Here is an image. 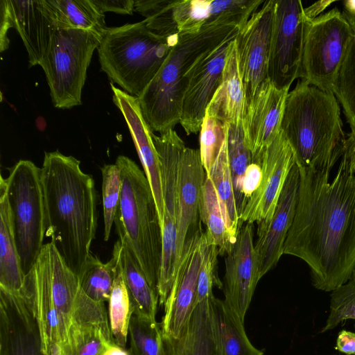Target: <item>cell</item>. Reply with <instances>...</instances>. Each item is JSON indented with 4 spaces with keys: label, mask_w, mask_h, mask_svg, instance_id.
Returning <instances> with one entry per match:
<instances>
[{
    "label": "cell",
    "mask_w": 355,
    "mask_h": 355,
    "mask_svg": "<svg viewBox=\"0 0 355 355\" xmlns=\"http://www.w3.org/2000/svg\"><path fill=\"white\" fill-rule=\"evenodd\" d=\"M299 168L295 216L284 254L309 266L314 288L332 291L355 271V167L344 151L337 171Z\"/></svg>",
    "instance_id": "6da1fadb"
},
{
    "label": "cell",
    "mask_w": 355,
    "mask_h": 355,
    "mask_svg": "<svg viewBox=\"0 0 355 355\" xmlns=\"http://www.w3.org/2000/svg\"><path fill=\"white\" fill-rule=\"evenodd\" d=\"M46 233L67 266L79 277L90 254L97 227L95 182L80 162L55 150L41 167Z\"/></svg>",
    "instance_id": "7a4b0ae2"
},
{
    "label": "cell",
    "mask_w": 355,
    "mask_h": 355,
    "mask_svg": "<svg viewBox=\"0 0 355 355\" xmlns=\"http://www.w3.org/2000/svg\"><path fill=\"white\" fill-rule=\"evenodd\" d=\"M281 131L300 168L332 170L345 150L347 137L334 94L303 80L287 95Z\"/></svg>",
    "instance_id": "3957f363"
},
{
    "label": "cell",
    "mask_w": 355,
    "mask_h": 355,
    "mask_svg": "<svg viewBox=\"0 0 355 355\" xmlns=\"http://www.w3.org/2000/svg\"><path fill=\"white\" fill-rule=\"evenodd\" d=\"M235 25L205 26L195 33H180L161 69L138 97L144 119L153 131L162 133L180 123L187 73L203 55L235 37Z\"/></svg>",
    "instance_id": "277c9868"
},
{
    "label": "cell",
    "mask_w": 355,
    "mask_h": 355,
    "mask_svg": "<svg viewBox=\"0 0 355 355\" xmlns=\"http://www.w3.org/2000/svg\"><path fill=\"white\" fill-rule=\"evenodd\" d=\"M116 164L122 178L121 198L114 218L116 232L119 239L133 252L148 282L157 293L162 233L152 189L145 173L130 158L119 155Z\"/></svg>",
    "instance_id": "5b68a950"
},
{
    "label": "cell",
    "mask_w": 355,
    "mask_h": 355,
    "mask_svg": "<svg viewBox=\"0 0 355 355\" xmlns=\"http://www.w3.org/2000/svg\"><path fill=\"white\" fill-rule=\"evenodd\" d=\"M180 34L159 35L147 27L144 19L107 27L97 49L101 69L112 84L139 97L178 43Z\"/></svg>",
    "instance_id": "8992f818"
},
{
    "label": "cell",
    "mask_w": 355,
    "mask_h": 355,
    "mask_svg": "<svg viewBox=\"0 0 355 355\" xmlns=\"http://www.w3.org/2000/svg\"><path fill=\"white\" fill-rule=\"evenodd\" d=\"M5 178L11 220L23 272L26 275L44 245L45 205L41 168L21 159Z\"/></svg>",
    "instance_id": "52a82bcc"
},
{
    "label": "cell",
    "mask_w": 355,
    "mask_h": 355,
    "mask_svg": "<svg viewBox=\"0 0 355 355\" xmlns=\"http://www.w3.org/2000/svg\"><path fill=\"white\" fill-rule=\"evenodd\" d=\"M101 36L80 28H56L40 66L54 107L69 109L82 104L87 71Z\"/></svg>",
    "instance_id": "ba28073f"
},
{
    "label": "cell",
    "mask_w": 355,
    "mask_h": 355,
    "mask_svg": "<svg viewBox=\"0 0 355 355\" xmlns=\"http://www.w3.org/2000/svg\"><path fill=\"white\" fill-rule=\"evenodd\" d=\"M354 37L348 19L336 7L307 19L299 79L333 92Z\"/></svg>",
    "instance_id": "9c48e42d"
},
{
    "label": "cell",
    "mask_w": 355,
    "mask_h": 355,
    "mask_svg": "<svg viewBox=\"0 0 355 355\" xmlns=\"http://www.w3.org/2000/svg\"><path fill=\"white\" fill-rule=\"evenodd\" d=\"M153 138L159 160L164 201L162 254L157 285L159 304L163 307L177 272L178 167L182 152L186 146L174 129L168 130L159 136L153 133Z\"/></svg>",
    "instance_id": "30bf717a"
},
{
    "label": "cell",
    "mask_w": 355,
    "mask_h": 355,
    "mask_svg": "<svg viewBox=\"0 0 355 355\" xmlns=\"http://www.w3.org/2000/svg\"><path fill=\"white\" fill-rule=\"evenodd\" d=\"M49 247L51 275L37 293L35 317L48 336L69 338L79 313L83 291L78 277L67 266L51 241Z\"/></svg>",
    "instance_id": "8fae6325"
},
{
    "label": "cell",
    "mask_w": 355,
    "mask_h": 355,
    "mask_svg": "<svg viewBox=\"0 0 355 355\" xmlns=\"http://www.w3.org/2000/svg\"><path fill=\"white\" fill-rule=\"evenodd\" d=\"M307 19L300 0H275L268 78L278 89L299 78Z\"/></svg>",
    "instance_id": "7c38bea8"
},
{
    "label": "cell",
    "mask_w": 355,
    "mask_h": 355,
    "mask_svg": "<svg viewBox=\"0 0 355 355\" xmlns=\"http://www.w3.org/2000/svg\"><path fill=\"white\" fill-rule=\"evenodd\" d=\"M295 164L287 139L280 130L266 148L261 162V178L256 190L243 209L239 219L244 223L265 225L271 220L287 176Z\"/></svg>",
    "instance_id": "4fadbf2b"
},
{
    "label": "cell",
    "mask_w": 355,
    "mask_h": 355,
    "mask_svg": "<svg viewBox=\"0 0 355 355\" xmlns=\"http://www.w3.org/2000/svg\"><path fill=\"white\" fill-rule=\"evenodd\" d=\"M275 0L265 1L235 37L245 107L268 78V62Z\"/></svg>",
    "instance_id": "5bb4252c"
},
{
    "label": "cell",
    "mask_w": 355,
    "mask_h": 355,
    "mask_svg": "<svg viewBox=\"0 0 355 355\" xmlns=\"http://www.w3.org/2000/svg\"><path fill=\"white\" fill-rule=\"evenodd\" d=\"M206 178L199 150L186 146L182 152L178 167L177 270L183 255L203 233L200 200Z\"/></svg>",
    "instance_id": "9a60e30c"
},
{
    "label": "cell",
    "mask_w": 355,
    "mask_h": 355,
    "mask_svg": "<svg viewBox=\"0 0 355 355\" xmlns=\"http://www.w3.org/2000/svg\"><path fill=\"white\" fill-rule=\"evenodd\" d=\"M236 36L200 58L187 73L188 83L182 98L180 123L188 135L200 130L207 108L219 86L227 56Z\"/></svg>",
    "instance_id": "2e32d148"
},
{
    "label": "cell",
    "mask_w": 355,
    "mask_h": 355,
    "mask_svg": "<svg viewBox=\"0 0 355 355\" xmlns=\"http://www.w3.org/2000/svg\"><path fill=\"white\" fill-rule=\"evenodd\" d=\"M253 235V225L242 226L232 251L225 258L223 301L243 322L260 280Z\"/></svg>",
    "instance_id": "e0dca14e"
},
{
    "label": "cell",
    "mask_w": 355,
    "mask_h": 355,
    "mask_svg": "<svg viewBox=\"0 0 355 355\" xmlns=\"http://www.w3.org/2000/svg\"><path fill=\"white\" fill-rule=\"evenodd\" d=\"M288 92L289 89H278L267 79L246 105L243 126L252 162L261 165L266 148L280 132Z\"/></svg>",
    "instance_id": "ac0fdd59"
},
{
    "label": "cell",
    "mask_w": 355,
    "mask_h": 355,
    "mask_svg": "<svg viewBox=\"0 0 355 355\" xmlns=\"http://www.w3.org/2000/svg\"><path fill=\"white\" fill-rule=\"evenodd\" d=\"M299 185L300 171L295 164L285 181L271 220L267 225H258L254 252L260 279L284 254V245L295 216Z\"/></svg>",
    "instance_id": "d6986e66"
},
{
    "label": "cell",
    "mask_w": 355,
    "mask_h": 355,
    "mask_svg": "<svg viewBox=\"0 0 355 355\" xmlns=\"http://www.w3.org/2000/svg\"><path fill=\"white\" fill-rule=\"evenodd\" d=\"M202 259V235L183 255L164 306L160 323L164 334L178 337L193 313L198 297V279Z\"/></svg>",
    "instance_id": "ffe728a7"
},
{
    "label": "cell",
    "mask_w": 355,
    "mask_h": 355,
    "mask_svg": "<svg viewBox=\"0 0 355 355\" xmlns=\"http://www.w3.org/2000/svg\"><path fill=\"white\" fill-rule=\"evenodd\" d=\"M263 0H175L173 15L180 33H195L205 26L235 25L239 28Z\"/></svg>",
    "instance_id": "44dd1931"
},
{
    "label": "cell",
    "mask_w": 355,
    "mask_h": 355,
    "mask_svg": "<svg viewBox=\"0 0 355 355\" xmlns=\"http://www.w3.org/2000/svg\"><path fill=\"white\" fill-rule=\"evenodd\" d=\"M0 351L1 355H44L24 288L19 294L0 290Z\"/></svg>",
    "instance_id": "7402d4cb"
},
{
    "label": "cell",
    "mask_w": 355,
    "mask_h": 355,
    "mask_svg": "<svg viewBox=\"0 0 355 355\" xmlns=\"http://www.w3.org/2000/svg\"><path fill=\"white\" fill-rule=\"evenodd\" d=\"M113 101L120 110L130 132L144 172L148 180L154 196L162 226L164 201L159 160L153 141V131L144 119L138 97L116 88L110 84Z\"/></svg>",
    "instance_id": "603a6c76"
},
{
    "label": "cell",
    "mask_w": 355,
    "mask_h": 355,
    "mask_svg": "<svg viewBox=\"0 0 355 355\" xmlns=\"http://www.w3.org/2000/svg\"><path fill=\"white\" fill-rule=\"evenodd\" d=\"M10 27L20 35L30 67L40 65L57 28L48 0H4Z\"/></svg>",
    "instance_id": "cb8c5ba5"
},
{
    "label": "cell",
    "mask_w": 355,
    "mask_h": 355,
    "mask_svg": "<svg viewBox=\"0 0 355 355\" xmlns=\"http://www.w3.org/2000/svg\"><path fill=\"white\" fill-rule=\"evenodd\" d=\"M245 109V96L239 69L235 39L232 41L220 82L206 114L223 123H234L243 121Z\"/></svg>",
    "instance_id": "d4e9b609"
},
{
    "label": "cell",
    "mask_w": 355,
    "mask_h": 355,
    "mask_svg": "<svg viewBox=\"0 0 355 355\" xmlns=\"http://www.w3.org/2000/svg\"><path fill=\"white\" fill-rule=\"evenodd\" d=\"M211 325L215 355H264L250 341L243 322L223 300H211Z\"/></svg>",
    "instance_id": "484cf974"
},
{
    "label": "cell",
    "mask_w": 355,
    "mask_h": 355,
    "mask_svg": "<svg viewBox=\"0 0 355 355\" xmlns=\"http://www.w3.org/2000/svg\"><path fill=\"white\" fill-rule=\"evenodd\" d=\"M211 299L196 304L178 337L162 333L164 355H215L210 315Z\"/></svg>",
    "instance_id": "4316f807"
},
{
    "label": "cell",
    "mask_w": 355,
    "mask_h": 355,
    "mask_svg": "<svg viewBox=\"0 0 355 355\" xmlns=\"http://www.w3.org/2000/svg\"><path fill=\"white\" fill-rule=\"evenodd\" d=\"M26 275L17 249L5 178H0V290L20 293Z\"/></svg>",
    "instance_id": "83f0119b"
},
{
    "label": "cell",
    "mask_w": 355,
    "mask_h": 355,
    "mask_svg": "<svg viewBox=\"0 0 355 355\" xmlns=\"http://www.w3.org/2000/svg\"><path fill=\"white\" fill-rule=\"evenodd\" d=\"M119 262L130 299L133 315L142 319L156 321L159 303L157 293L148 282L133 252L121 241Z\"/></svg>",
    "instance_id": "f1b7e54d"
},
{
    "label": "cell",
    "mask_w": 355,
    "mask_h": 355,
    "mask_svg": "<svg viewBox=\"0 0 355 355\" xmlns=\"http://www.w3.org/2000/svg\"><path fill=\"white\" fill-rule=\"evenodd\" d=\"M200 216L206 227L205 234L207 243L216 246L219 254L226 256L232 251L238 235L229 227L215 187L208 177L201 190Z\"/></svg>",
    "instance_id": "f546056e"
},
{
    "label": "cell",
    "mask_w": 355,
    "mask_h": 355,
    "mask_svg": "<svg viewBox=\"0 0 355 355\" xmlns=\"http://www.w3.org/2000/svg\"><path fill=\"white\" fill-rule=\"evenodd\" d=\"M57 28H80L102 37L107 27L104 13L92 0H48Z\"/></svg>",
    "instance_id": "4dcf8cb0"
},
{
    "label": "cell",
    "mask_w": 355,
    "mask_h": 355,
    "mask_svg": "<svg viewBox=\"0 0 355 355\" xmlns=\"http://www.w3.org/2000/svg\"><path fill=\"white\" fill-rule=\"evenodd\" d=\"M121 241L114 244L111 259L103 263L90 253L78 277L80 286L92 300L98 302H108L116 274Z\"/></svg>",
    "instance_id": "1f68e13d"
},
{
    "label": "cell",
    "mask_w": 355,
    "mask_h": 355,
    "mask_svg": "<svg viewBox=\"0 0 355 355\" xmlns=\"http://www.w3.org/2000/svg\"><path fill=\"white\" fill-rule=\"evenodd\" d=\"M226 140L236 205L240 217L244 205L243 180L248 168L252 163V154L243 130V121L227 123Z\"/></svg>",
    "instance_id": "d6a6232c"
},
{
    "label": "cell",
    "mask_w": 355,
    "mask_h": 355,
    "mask_svg": "<svg viewBox=\"0 0 355 355\" xmlns=\"http://www.w3.org/2000/svg\"><path fill=\"white\" fill-rule=\"evenodd\" d=\"M207 177L211 179L215 187L220 202L223 214L229 227L235 234L238 235L242 225L236 205L226 139L216 160L207 174Z\"/></svg>",
    "instance_id": "836d02e7"
},
{
    "label": "cell",
    "mask_w": 355,
    "mask_h": 355,
    "mask_svg": "<svg viewBox=\"0 0 355 355\" xmlns=\"http://www.w3.org/2000/svg\"><path fill=\"white\" fill-rule=\"evenodd\" d=\"M107 313L110 331L114 343L125 348L133 311L119 266V257L113 286L108 301Z\"/></svg>",
    "instance_id": "e575fe53"
},
{
    "label": "cell",
    "mask_w": 355,
    "mask_h": 355,
    "mask_svg": "<svg viewBox=\"0 0 355 355\" xmlns=\"http://www.w3.org/2000/svg\"><path fill=\"white\" fill-rule=\"evenodd\" d=\"M333 93L342 106L350 127L349 136L355 138V37L335 82Z\"/></svg>",
    "instance_id": "d590c367"
},
{
    "label": "cell",
    "mask_w": 355,
    "mask_h": 355,
    "mask_svg": "<svg viewBox=\"0 0 355 355\" xmlns=\"http://www.w3.org/2000/svg\"><path fill=\"white\" fill-rule=\"evenodd\" d=\"M128 338L130 355H164L161 324L132 314Z\"/></svg>",
    "instance_id": "8d00e7d4"
},
{
    "label": "cell",
    "mask_w": 355,
    "mask_h": 355,
    "mask_svg": "<svg viewBox=\"0 0 355 355\" xmlns=\"http://www.w3.org/2000/svg\"><path fill=\"white\" fill-rule=\"evenodd\" d=\"M112 343V335L101 327L76 322L70 331L67 355H103Z\"/></svg>",
    "instance_id": "74e56055"
},
{
    "label": "cell",
    "mask_w": 355,
    "mask_h": 355,
    "mask_svg": "<svg viewBox=\"0 0 355 355\" xmlns=\"http://www.w3.org/2000/svg\"><path fill=\"white\" fill-rule=\"evenodd\" d=\"M175 0H137L135 10L144 16L147 27L153 32L166 37L178 35L173 8Z\"/></svg>",
    "instance_id": "f35d334b"
},
{
    "label": "cell",
    "mask_w": 355,
    "mask_h": 355,
    "mask_svg": "<svg viewBox=\"0 0 355 355\" xmlns=\"http://www.w3.org/2000/svg\"><path fill=\"white\" fill-rule=\"evenodd\" d=\"M102 196L104 220V241L110 239L116 212L120 201L122 178L119 166L105 164L101 168Z\"/></svg>",
    "instance_id": "ab89813d"
},
{
    "label": "cell",
    "mask_w": 355,
    "mask_h": 355,
    "mask_svg": "<svg viewBox=\"0 0 355 355\" xmlns=\"http://www.w3.org/2000/svg\"><path fill=\"white\" fill-rule=\"evenodd\" d=\"M227 123L205 115L200 130V155L207 174L216 160L226 139Z\"/></svg>",
    "instance_id": "60d3db41"
},
{
    "label": "cell",
    "mask_w": 355,
    "mask_h": 355,
    "mask_svg": "<svg viewBox=\"0 0 355 355\" xmlns=\"http://www.w3.org/2000/svg\"><path fill=\"white\" fill-rule=\"evenodd\" d=\"M348 319L355 320V271L345 284L331 291L329 314L321 333Z\"/></svg>",
    "instance_id": "b9f144b4"
},
{
    "label": "cell",
    "mask_w": 355,
    "mask_h": 355,
    "mask_svg": "<svg viewBox=\"0 0 355 355\" xmlns=\"http://www.w3.org/2000/svg\"><path fill=\"white\" fill-rule=\"evenodd\" d=\"M202 259L198 279L197 303L214 297L213 288H223L217 274V257L219 254L216 246L209 244L205 232L202 234Z\"/></svg>",
    "instance_id": "7bdbcfd3"
},
{
    "label": "cell",
    "mask_w": 355,
    "mask_h": 355,
    "mask_svg": "<svg viewBox=\"0 0 355 355\" xmlns=\"http://www.w3.org/2000/svg\"><path fill=\"white\" fill-rule=\"evenodd\" d=\"M104 13L113 12L118 14L132 15L135 9L134 0H92Z\"/></svg>",
    "instance_id": "ee69618b"
},
{
    "label": "cell",
    "mask_w": 355,
    "mask_h": 355,
    "mask_svg": "<svg viewBox=\"0 0 355 355\" xmlns=\"http://www.w3.org/2000/svg\"><path fill=\"white\" fill-rule=\"evenodd\" d=\"M10 18L4 0L0 1V51L8 49L10 40L7 36L10 28Z\"/></svg>",
    "instance_id": "f6af8a7d"
},
{
    "label": "cell",
    "mask_w": 355,
    "mask_h": 355,
    "mask_svg": "<svg viewBox=\"0 0 355 355\" xmlns=\"http://www.w3.org/2000/svg\"><path fill=\"white\" fill-rule=\"evenodd\" d=\"M335 348L346 355H355V333L347 330L340 331Z\"/></svg>",
    "instance_id": "bcb514c9"
},
{
    "label": "cell",
    "mask_w": 355,
    "mask_h": 355,
    "mask_svg": "<svg viewBox=\"0 0 355 355\" xmlns=\"http://www.w3.org/2000/svg\"><path fill=\"white\" fill-rule=\"evenodd\" d=\"M332 3H334L333 1H320L312 4L309 7L304 8L306 17L309 19L318 17Z\"/></svg>",
    "instance_id": "7dc6e473"
},
{
    "label": "cell",
    "mask_w": 355,
    "mask_h": 355,
    "mask_svg": "<svg viewBox=\"0 0 355 355\" xmlns=\"http://www.w3.org/2000/svg\"><path fill=\"white\" fill-rule=\"evenodd\" d=\"M103 355H130V354L128 349L112 343L107 347Z\"/></svg>",
    "instance_id": "c3c4849f"
},
{
    "label": "cell",
    "mask_w": 355,
    "mask_h": 355,
    "mask_svg": "<svg viewBox=\"0 0 355 355\" xmlns=\"http://www.w3.org/2000/svg\"><path fill=\"white\" fill-rule=\"evenodd\" d=\"M344 15L347 17V19H348V21H349L350 25L352 26V27L353 28V31H354V32L355 33V14H354V15L344 14Z\"/></svg>",
    "instance_id": "681fc988"
},
{
    "label": "cell",
    "mask_w": 355,
    "mask_h": 355,
    "mask_svg": "<svg viewBox=\"0 0 355 355\" xmlns=\"http://www.w3.org/2000/svg\"><path fill=\"white\" fill-rule=\"evenodd\" d=\"M348 137H349V136H348ZM349 137L355 140V138H352V137Z\"/></svg>",
    "instance_id": "f907efd6"
}]
</instances>
